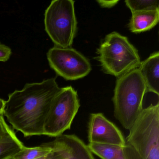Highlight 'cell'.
Masks as SVG:
<instances>
[{
  "label": "cell",
  "instance_id": "1",
  "mask_svg": "<svg viewBox=\"0 0 159 159\" xmlns=\"http://www.w3.org/2000/svg\"><path fill=\"white\" fill-rule=\"evenodd\" d=\"M60 88L54 78L26 84L22 90L9 94L3 115L13 128L25 137L43 135L51 104Z\"/></svg>",
  "mask_w": 159,
  "mask_h": 159
},
{
  "label": "cell",
  "instance_id": "3",
  "mask_svg": "<svg viewBox=\"0 0 159 159\" xmlns=\"http://www.w3.org/2000/svg\"><path fill=\"white\" fill-rule=\"evenodd\" d=\"M97 54L103 71L117 78L138 68L141 63L136 48L127 37L117 32L106 36Z\"/></svg>",
  "mask_w": 159,
  "mask_h": 159
},
{
  "label": "cell",
  "instance_id": "18",
  "mask_svg": "<svg viewBox=\"0 0 159 159\" xmlns=\"http://www.w3.org/2000/svg\"><path fill=\"white\" fill-rule=\"evenodd\" d=\"M97 2L98 3L101 7L104 8H111L116 5L119 1L113 0V1H106V0H98Z\"/></svg>",
  "mask_w": 159,
  "mask_h": 159
},
{
  "label": "cell",
  "instance_id": "11",
  "mask_svg": "<svg viewBox=\"0 0 159 159\" xmlns=\"http://www.w3.org/2000/svg\"><path fill=\"white\" fill-rule=\"evenodd\" d=\"M139 70L146 84L147 93L159 94V52H154L141 62Z\"/></svg>",
  "mask_w": 159,
  "mask_h": 159
},
{
  "label": "cell",
  "instance_id": "16",
  "mask_svg": "<svg viewBox=\"0 0 159 159\" xmlns=\"http://www.w3.org/2000/svg\"><path fill=\"white\" fill-rule=\"evenodd\" d=\"M123 149L125 159H143L129 145L126 144Z\"/></svg>",
  "mask_w": 159,
  "mask_h": 159
},
{
  "label": "cell",
  "instance_id": "6",
  "mask_svg": "<svg viewBox=\"0 0 159 159\" xmlns=\"http://www.w3.org/2000/svg\"><path fill=\"white\" fill-rule=\"evenodd\" d=\"M80 106L78 93L72 86L60 88L51 104L44 123L43 135L56 138L70 129Z\"/></svg>",
  "mask_w": 159,
  "mask_h": 159
},
{
  "label": "cell",
  "instance_id": "9",
  "mask_svg": "<svg viewBox=\"0 0 159 159\" xmlns=\"http://www.w3.org/2000/svg\"><path fill=\"white\" fill-rule=\"evenodd\" d=\"M46 143L60 152L65 159H95L87 145L74 134H63Z\"/></svg>",
  "mask_w": 159,
  "mask_h": 159
},
{
  "label": "cell",
  "instance_id": "8",
  "mask_svg": "<svg viewBox=\"0 0 159 159\" xmlns=\"http://www.w3.org/2000/svg\"><path fill=\"white\" fill-rule=\"evenodd\" d=\"M89 143L111 144L124 147L125 139L120 129L102 113L90 115L88 125Z\"/></svg>",
  "mask_w": 159,
  "mask_h": 159
},
{
  "label": "cell",
  "instance_id": "19",
  "mask_svg": "<svg viewBox=\"0 0 159 159\" xmlns=\"http://www.w3.org/2000/svg\"><path fill=\"white\" fill-rule=\"evenodd\" d=\"M38 159H65V158L60 152L54 150L48 155Z\"/></svg>",
  "mask_w": 159,
  "mask_h": 159
},
{
  "label": "cell",
  "instance_id": "20",
  "mask_svg": "<svg viewBox=\"0 0 159 159\" xmlns=\"http://www.w3.org/2000/svg\"><path fill=\"white\" fill-rule=\"evenodd\" d=\"M5 101L0 98V115L3 113L5 107Z\"/></svg>",
  "mask_w": 159,
  "mask_h": 159
},
{
  "label": "cell",
  "instance_id": "10",
  "mask_svg": "<svg viewBox=\"0 0 159 159\" xmlns=\"http://www.w3.org/2000/svg\"><path fill=\"white\" fill-rule=\"evenodd\" d=\"M8 125L3 113L0 115V159H11L25 147Z\"/></svg>",
  "mask_w": 159,
  "mask_h": 159
},
{
  "label": "cell",
  "instance_id": "5",
  "mask_svg": "<svg viewBox=\"0 0 159 159\" xmlns=\"http://www.w3.org/2000/svg\"><path fill=\"white\" fill-rule=\"evenodd\" d=\"M75 1L54 0L44 14L45 30L55 46L70 47L77 30Z\"/></svg>",
  "mask_w": 159,
  "mask_h": 159
},
{
  "label": "cell",
  "instance_id": "7",
  "mask_svg": "<svg viewBox=\"0 0 159 159\" xmlns=\"http://www.w3.org/2000/svg\"><path fill=\"white\" fill-rule=\"evenodd\" d=\"M51 67L56 73L67 80H76L88 75L92 70L88 59L71 47L54 46L47 54Z\"/></svg>",
  "mask_w": 159,
  "mask_h": 159
},
{
  "label": "cell",
  "instance_id": "12",
  "mask_svg": "<svg viewBox=\"0 0 159 159\" xmlns=\"http://www.w3.org/2000/svg\"><path fill=\"white\" fill-rule=\"evenodd\" d=\"M132 14L128 27L133 33H141L149 30L159 22V9L133 13Z\"/></svg>",
  "mask_w": 159,
  "mask_h": 159
},
{
  "label": "cell",
  "instance_id": "17",
  "mask_svg": "<svg viewBox=\"0 0 159 159\" xmlns=\"http://www.w3.org/2000/svg\"><path fill=\"white\" fill-rule=\"evenodd\" d=\"M11 50L10 47L0 43V61L5 62L9 60L11 55Z\"/></svg>",
  "mask_w": 159,
  "mask_h": 159
},
{
  "label": "cell",
  "instance_id": "4",
  "mask_svg": "<svg viewBox=\"0 0 159 159\" xmlns=\"http://www.w3.org/2000/svg\"><path fill=\"white\" fill-rule=\"evenodd\" d=\"M125 143L143 159H159V103L143 108L129 129Z\"/></svg>",
  "mask_w": 159,
  "mask_h": 159
},
{
  "label": "cell",
  "instance_id": "14",
  "mask_svg": "<svg viewBox=\"0 0 159 159\" xmlns=\"http://www.w3.org/2000/svg\"><path fill=\"white\" fill-rule=\"evenodd\" d=\"M46 143L33 148L25 147L11 159H38L44 157L54 150Z\"/></svg>",
  "mask_w": 159,
  "mask_h": 159
},
{
  "label": "cell",
  "instance_id": "13",
  "mask_svg": "<svg viewBox=\"0 0 159 159\" xmlns=\"http://www.w3.org/2000/svg\"><path fill=\"white\" fill-rule=\"evenodd\" d=\"M87 146L92 153L101 159H125L124 147L95 143H89Z\"/></svg>",
  "mask_w": 159,
  "mask_h": 159
},
{
  "label": "cell",
  "instance_id": "15",
  "mask_svg": "<svg viewBox=\"0 0 159 159\" xmlns=\"http://www.w3.org/2000/svg\"><path fill=\"white\" fill-rule=\"evenodd\" d=\"M125 2L132 13L159 9L158 0H126Z\"/></svg>",
  "mask_w": 159,
  "mask_h": 159
},
{
  "label": "cell",
  "instance_id": "2",
  "mask_svg": "<svg viewBox=\"0 0 159 159\" xmlns=\"http://www.w3.org/2000/svg\"><path fill=\"white\" fill-rule=\"evenodd\" d=\"M146 84L138 68L117 78L112 98L114 115L129 130L143 110Z\"/></svg>",
  "mask_w": 159,
  "mask_h": 159
}]
</instances>
